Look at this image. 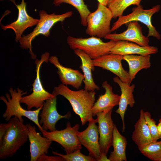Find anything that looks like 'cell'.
Instances as JSON below:
<instances>
[{
	"mask_svg": "<svg viewBox=\"0 0 161 161\" xmlns=\"http://www.w3.org/2000/svg\"><path fill=\"white\" fill-rule=\"evenodd\" d=\"M145 122L147 124L154 141H157L160 139L157 125L155 120L151 118L150 113L148 112H144Z\"/></svg>",
	"mask_w": 161,
	"mask_h": 161,
	"instance_id": "cell-29",
	"label": "cell"
},
{
	"mask_svg": "<svg viewBox=\"0 0 161 161\" xmlns=\"http://www.w3.org/2000/svg\"><path fill=\"white\" fill-rule=\"evenodd\" d=\"M113 18L108 7L98 3L96 10L87 17L86 33L91 36L104 38L111 32L110 23Z\"/></svg>",
	"mask_w": 161,
	"mask_h": 161,
	"instance_id": "cell-7",
	"label": "cell"
},
{
	"mask_svg": "<svg viewBox=\"0 0 161 161\" xmlns=\"http://www.w3.org/2000/svg\"><path fill=\"white\" fill-rule=\"evenodd\" d=\"M27 125L30 143V161H37L42 154H48L52 141L45 137H42L36 131L35 126H32L29 123Z\"/></svg>",
	"mask_w": 161,
	"mask_h": 161,
	"instance_id": "cell-16",
	"label": "cell"
},
{
	"mask_svg": "<svg viewBox=\"0 0 161 161\" xmlns=\"http://www.w3.org/2000/svg\"><path fill=\"white\" fill-rule=\"evenodd\" d=\"M102 86L105 89V93L100 95L95 102L92 109L93 117L96 116L98 112L112 109L114 106L119 104L120 95L113 93L112 87L107 81L103 82Z\"/></svg>",
	"mask_w": 161,
	"mask_h": 161,
	"instance_id": "cell-18",
	"label": "cell"
},
{
	"mask_svg": "<svg viewBox=\"0 0 161 161\" xmlns=\"http://www.w3.org/2000/svg\"><path fill=\"white\" fill-rule=\"evenodd\" d=\"M144 156L154 161H161V140L153 141L139 150Z\"/></svg>",
	"mask_w": 161,
	"mask_h": 161,
	"instance_id": "cell-27",
	"label": "cell"
},
{
	"mask_svg": "<svg viewBox=\"0 0 161 161\" xmlns=\"http://www.w3.org/2000/svg\"><path fill=\"white\" fill-rule=\"evenodd\" d=\"M28 129L16 116L0 124V159L13 156L28 139Z\"/></svg>",
	"mask_w": 161,
	"mask_h": 161,
	"instance_id": "cell-1",
	"label": "cell"
},
{
	"mask_svg": "<svg viewBox=\"0 0 161 161\" xmlns=\"http://www.w3.org/2000/svg\"><path fill=\"white\" fill-rule=\"evenodd\" d=\"M63 3L69 4L75 8L78 11L81 19V24L87 26V18L91 13L84 0H54L53 4L56 6H60Z\"/></svg>",
	"mask_w": 161,
	"mask_h": 161,
	"instance_id": "cell-25",
	"label": "cell"
},
{
	"mask_svg": "<svg viewBox=\"0 0 161 161\" xmlns=\"http://www.w3.org/2000/svg\"><path fill=\"white\" fill-rule=\"evenodd\" d=\"M141 0H113L108 7L112 13L113 18H116L123 16V12L131 5H140Z\"/></svg>",
	"mask_w": 161,
	"mask_h": 161,
	"instance_id": "cell-26",
	"label": "cell"
},
{
	"mask_svg": "<svg viewBox=\"0 0 161 161\" xmlns=\"http://www.w3.org/2000/svg\"><path fill=\"white\" fill-rule=\"evenodd\" d=\"M158 50L157 47L153 46H142L132 42L119 41L116 42L110 53L123 56L134 54L146 55L156 54Z\"/></svg>",
	"mask_w": 161,
	"mask_h": 161,
	"instance_id": "cell-20",
	"label": "cell"
},
{
	"mask_svg": "<svg viewBox=\"0 0 161 161\" xmlns=\"http://www.w3.org/2000/svg\"><path fill=\"white\" fill-rule=\"evenodd\" d=\"M56 97L55 95L45 101L39 114V123L45 130L52 131L56 130L55 124L58 120L63 118L69 120L71 117V113L69 112L64 115L58 113L56 107Z\"/></svg>",
	"mask_w": 161,
	"mask_h": 161,
	"instance_id": "cell-13",
	"label": "cell"
},
{
	"mask_svg": "<svg viewBox=\"0 0 161 161\" xmlns=\"http://www.w3.org/2000/svg\"><path fill=\"white\" fill-rule=\"evenodd\" d=\"M52 93L63 96L68 100L75 113L79 116L82 126L93 119L92 109L95 100V91L84 89L73 91L61 83L54 87Z\"/></svg>",
	"mask_w": 161,
	"mask_h": 161,
	"instance_id": "cell-2",
	"label": "cell"
},
{
	"mask_svg": "<svg viewBox=\"0 0 161 161\" xmlns=\"http://www.w3.org/2000/svg\"><path fill=\"white\" fill-rule=\"evenodd\" d=\"M88 126L84 131L77 133L78 140L81 145L88 150L90 155L96 161H101V154L99 143L98 126L96 124L97 119L89 120Z\"/></svg>",
	"mask_w": 161,
	"mask_h": 161,
	"instance_id": "cell-11",
	"label": "cell"
},
{
	"mask_svg": "<svg viewBox=\"0 0 161 161\" xmlns=\"http://www.w3.org/2000/svg\"><path fill=\"white\" fill-rule=\"evenodd\" d=\"M160 6L157 4L148 10L143 8L141 5L132 9V12L130 14L118 17L117 20L114 23L111 29V32L114 31L124 24H128L130 22L139 21L146 25L148 29L147 37L153 36L160 40L161 35L153 25L151 22L152 16L158 12L160 9Z\"/></svg>",
	"mask_w": 161,
	"mask_h": 161,
	"instance_id": "cell-8",
	"label": "cell"
},
{
	"mask_svg": "<svg viewBox=\"0 0 161 161\" xmlns=\"http://www.w3.org/2000/svg\"><path fill=\"white\" fill-rule=\"evenodd\" d=\"M112 109L97 113L99 134V143L101 154V161H109L106 155L112 145L114 124L112 119Z\"/></svg>",
	"mask_w": 161,
	"mask_h": 161,
	"instance_id": "cell-10",
	"label": "cell"
},
{
	"mask_svg": "<svg viewBox=\"0 0 161 161\" xmlns=\"http://www.w3.org/2000/svg\"><path fill=\"white\" fill-rule=\"evenodd\" d=\"M79 128V124L72 127L70 123L68 121L64 129L52 131L44 130L41 133L43 136L60 144L66 154H69L76 150H81L82 148L77 134Z\"/></svg>",
	"mask_w": 161,
	"mask_h": 161,
	"instance_id": "cell-9",
	"label": "cell"
},
{
	"mask_svg": "<svg viewBox=\"0 0 161 161\" xmlns=\"http://www.w3.org/2000/svg\"><path fill=\"white\" fill-rule=\"evenodd\" d=\"M99 3L107 6L113 0H97Z\"/></svg>",
	"mask_w": 161,
	"mask_h": 161,
	"instance_id": "cell-31",
	"label": "cell"
},
{
	"mask_svg": "<svg viewBox=\"0 0 161 161\" xmlns=\"http://www.w3.org/2000/svg\"><path fill=\"white\" fill-rule=\"evenodd\" d=\"M67 42L70 49L81 50L94 59L110 53V50L116 41L110 40L104 42L100 38L95 36L83 38L69 36Z\"/></svg>",
	"mask_w": 161,
	"mask_h": 161,
	"instance_id": "cell-5",
	"label": "cell"
},
{
	"mask_svg": "<svg viewBox=\"0 0 161 161\" xmlns=\"http://www.w3.org/2000/svg\"><path fill=\"white\" fill-rule=\"evenodd\" d=\"M127 30L120 33H110L104 38L114 41H127L134 42L142 46L149 45L148 37L144 35L142 32V27L137 21H133L128 23Z\"/></svg>",
	"mask_w": 161,
	"mask_h": 161,
	"instance_id": "cell-15",
	"label": "cell"
},
{
	"mask_svg": "<svg viewBox=\"0 0 161 161\" xmlns=\"http://www.w3.org/2000/svg\"><path fill=\"white\" fill-rule=\"evenodd\" d=\"M157 127L160 139H161V117L159 120V123L157 125Z\"/></svg>",
	"mask_w": 161,
	"mask_h": 161,
	"instance_id": "cell-32",
	"label": "cell"
},
{
	"mask_svg": "<svg viewBox=\"0 0 161 161\" xmlns=\"http://www.w3.org/2000/svg\"><path fill=\"white\" fill-rule=\"evenodd\" d=\"M123 56L110 53L92 59L94 66H98L108 70L118 77L123 82L131 85V81L128 72L123 68L121 61Z\"/></svg>",
	"mask_w": 161,
	"mask_h": 161,
	"instance_id": "cell-12",
	"label": "cell"
},
{
	"mask_svg": "<svg viewBox=\"0 0 161 161\" xmlns=\"http://www.w3.org/2000/svg\"><path fill=\"white\" fill-rule=\"evenodd\" d=\"M49 61L57 68V72L62 84L71 85L77 89H79L84 79L83 74L78 70L63 66L56 56L50 57Z\"/></svg>",
	"mask_w": 161,
	"mask_h": 161,
	"instance_id": "cell-17",
	"label": "cell"
},
{
	"mask_svg": "<svg viewBox=\"0 0 161 161\" xmlns=\"http://www.w3.org/2000/svg\"><path fill=\"white\" fill-rule=\"evenodd\" d=\"M126 139L122 135L114 124L113 132L112 146L113 150L110 152L108 158L110 161H126Z\"/></svg>",
	"mask_w": 161,
	"mask_h": 161,
	"instance_id": "cell-23",
	"label": "cell"
},
{
	"mask_svg": "<svg viewBox=\"0 0 161 161\" xmlns=\"http://www.w3.org/2000/svg\"><path fill=\"white\" fill-rule=\"evenodd\" d=\"M150 55H127L123 56V60L126 61L129 66V73L132 82L137 73L141 70L147 69L151 65Z\"/></svg>",
	"mask_w": 161,
	"mask_h": 161,
	"instance_id": "cell-24",
	"label": "cell"
},
{
	"mask_svg": "<svg viewBox=\"0 0 161 161\" xmlns=\"http://www.w3.org/2000/svg\"><path fill=\"white\" fill-rule=\"evenodd\" d=\"M73 14L72 11H68L60 15L53 13L48 14L44 10L39 11V21L35 27L30 33L24 35H23L19 41L21 47L23 49H29V53L32 58L35 59L36 55L32 50V42L37 36L43 35L46 37L50 35V31L54 24L58 22L62 23L66 18L71 17Z\"/></svg>",
	"mask_w": 161,
	"mask_h": 161,
	"instance_id": "cell-4",
	"label": "cell"
},
{
	"mask_svg": "<svg viewBox=\"0 0 161 161\" xmlns=\"http://www.w3.org/2000/svg\"><path fill=\"white\" fill-rule=\"evenodd\" d=\"M53 154L63 157L65 161H96V160L89 155L86 156L80 152V150L75 151L69 154H63L57 151H52Z\"/></svg>",
	"mask_w": 161,
	"mask_h": 161,
	"instance_id": "cell-28",
	"label": "cell"
},
{
	"mask_svg": "<svg viewBox=\"0 0 161 161\" xmlns=\"http://www.w3.org/2000/svg\"><path fill=\"white\" fill-rule=\"evenodd\" d=\"M75 54L81 59V64L79 68L82 69L84 77L83 82L84 89L88 91L99 90V87L94 82L92 71L95 70V67L92 64V59L83 51L79 49L74 50Z\"/></svg>",
	"mask_w": 161,
	"mask_h": 161,
	"instance_id": "cell-21",
	"label": "cell"
},
{
	"mask_svg": "<svg viewBox=\"0 0 161 161\" xmlns=\"http://www.w3.org/2000/svg\"><path fill=\"white\" fill-rule=\"evenodd\" d=\"M49 57V53L46 52L42 54L40 60H35V63L36 64V77L32 85V92L30 95L22 96L20 100L21 103H24L27 106L28 110H31L34 107L38 109L42 107L46 100L55 96L44 88L40 78L41 65L44 62H48Z\"/></svg>",
	"mask_w": 161,
	"mask_h": 161,
	"instance_id": "cell-6",
	"label": "cell"
},
{
	"mask_svg": "<svg viewBox=\"0 0 161 161\" xmlns=\"http://www.w3.org/2000/svg\"><path fill=\"white\" fill-rule=\"evenodd\" d=\"M10 1L15 4L18 10L17 19L9 24L1 25V27L4 30L8 29L13 30L15 34V40L18 42L22 37L24 31L28 27L37 25L39 19L34 18L28 14L26 10V4L24 0H21V4H16L13 0Z\"/></svg>",
	"mask_w": 161,
	"mask_h": 161,
	"instance_id": "cell-14",
	"label": "cell"
},
{
	"mask_svg": "<svg viewBox=\"0 0 161 161\" xmlns=\"http://www.w3.org/2000/svg\"><path fill=\"white\" fill-rule=\"evenodd\" d=\"M37 161H65V160L59 156H49L44 153L38 157Z\"/></svg>",
	"mask_w": 161,
	"mask_h": 161,
	"instance_id": "cell-30",
	"label": "cell"
},
{
	"mask_svg": "<svg viewBox=\"0 0 161 161\" xmlns=\"http://www.w3.org/2000/svg\"><path fill=\"white\" fill-rule=\"evenodd\" d=\"M10 94L8 93L5 94V96H1L0 100L5 104L6 109L2 114L5 120L8 121L13 116L17 117L22 122L24 120L22 118L24 117L31 120L38 126V129L41 132L44 130L39 123L38 117L42 107L34 110H26L24 109L20 105L21 98L24 95L27 94L26 92L19 88L17 90L10 87L9 90Z\"/></svg>",
	"mask_w": 161,
	"mask_h": 161,
	"instance_id": "cell-3",
	"label": "cell"
},
{
	"mask_svg": "<svg viewBox=\"0 0 161 161\" xmlns=\"http://www.w3.org/2000/svg\"><path fill=\"white\" fill-rule=\"evenodd\" d=\"M144 111L141 109L139 119L135 124L132 139L139 150L148 143L154 141L148 127L145 122Z\"/></svg>",
	"mask_w": 161,
	"mask_h": 161,
	"instance_id": "cell-22",
	"label": "cell"
},
{
	"mask_svg": "<svg viewBox=\"0 0 161 161\" xmlns=\"http://www.w3.org/2000/svg\"><path fill=\"white\" fill-rule=\"evenodd\" d=\"M113 79V81L119 85L121 90L119 107L115 112L120 116L122 122V132H124L125 129L124 115L127 106L129 105L130 107L132 108L135 103L133 93L135 86L123 82L117 76L115 77Z\"/></svg>",
	"mask_w": 161,
	"mask_h": 161,
	"instance_id": "cell-19",
	"label": "cell"
}]
</instances>
